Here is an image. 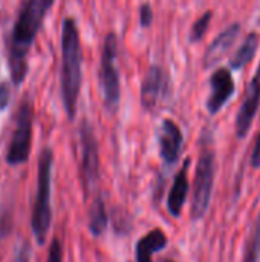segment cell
<instances>
[{
    "label": "cell",
    "instance_id": "cell-1",
    "mask_svg": "<svg viewBox=\"0 0 260 262\" xmlns=\"http://www.w3.org/2000/svg\"><path fill=\"white\" fill-rule=\"evenodd\" d=\"M55 0H26L21 6L8 41V66L14 86L23 84L28 71L29 51Z\"/></svg>",
    "mask_w": 260,
    "mask_h": 262
},
{
    "label": "cell",
    "instance_id": "cell-2",
    "mask_svg": "<svg viewBox=\"0 0 260 262\" xmlns=\"http://www.w3.org/2000/svg\"><path fill=\"white\" fill-rule=\"evenodd\" d=\"M83 49L75 18L66 17L61 26V101L67 118L77 115L78 97L83 81Z\"/></svg>",
    "mask_w": 260,
    "mask_h": 262
},
{
    "label": "cell",
    "instance_id": "cell-3",
    "mask_svg": "<svg viewBox=\"0 0 260 262\" xmlns=\"http://www.w3.org/2000/svg\"><path fill=\"white\" fill-rule=\"evenodd\" d=\"M52 164H54V152L52 149L44 147L38 158L37 193H35L32 215H31V230L38 246H43L46 243L52 223V209H51Z\"/></svg>",
    "mask_w": 260,
    "mask_h": 262
},
{
    "label": "cell",
    "instance_id": "cell-4",
    "mask_svg": "<svg viewBox=\"0 0 260 262\" xmlns=\"http://www.w3.org/2000/svg\"><path fill=\"white\" fill-rule=\"evenodd\" d=\"M118 60V38L115 32H109L104 37L100 61V86L103 92L104 106L110 114H115L121 100V83L120 71L116 66Z\"/></svg>",
    "mask_w": 260,
    "mask_h": 262
},
{
    "label": "cell",
    "instance_id": "cell-5",
    "mask_svg": "<svg viewBox=\"0 0 260 262\" xmlns=\"http://www.w3.org/2000/svg\"><path fill=\"white\" fill-rule=\"evenodd\" d=\"M32 132H34V106L32 101L26 97L17 109L15 114V127L6 150V163L9 166H20L28 163L31 146H32Z\"/></svg>",
    "mask_w": 260,
    "mask_h": 262
},
{
    "label": "cell",
    "instance_id": "cell-6",
    "mask_svg": "<svg viewBox=\"0 0 260 262\" xmlns=\"http://www.w3.org/2000/svg\"><path fill=\"white\" fill-rule=\"evenodd\" d=\"M215 184V152L210 146L202 147L196 173L193 183V195H192V206H190V216L193 221H199L205 216L211 192Z\"/></svg>",
    "mask_w": 260,
    "mask_h": 262
},
{
    "label": "cell",
    "instance_id": "cell-7",
    "mask_svg": "<svg viewBox=\"0 0 260 262\" xmlns=\"http://www.w3.org/2000/svg\"><path fill=\"white\" fill-rule=\"evenodd\" d=\"M80 146H81V164L80 175L84 195H90L100 180V155L95 132L87 120L80 124Z\"/></svg>",
    "mask_w": 260,
    "mask_h": 262
},
{
    "label": "cell",
    "instance_id": "cell-8",
    "mask_svg": "<svg viewBox=\"0 0 260 262\" xmlns=\"http://www.w3.org/2000/svg\"><path fill=\"white\" fill-rule=\"evenodd\" d=\"M170 92V80L167 72L158 66L152 64L141 84V104L146 111L152 112Z\"/></svg>",
    "mask_w": 260,
    "mask_h": 262
},
{
    "label": "cell",
    "instance_id": "cell-9",
    "mask_svg": "<svg viewBox=\"0 0 260 262\" xmlns=\"http://www.w3.org/2000/svg\"><path fill=\"white\" fill-rule=\"evenodd\" d=\"M260 106V63L253 80L250 81L244 101L241 104V109L236 117V135L238 138H245L253 126V121L256 118V114Z\"/></svg>",
    "mask_w": 260,
    "mask_h": 262
},
{
    "label": "cell",
    "instance_id": "cell-10",
    "mask_svg": "<svg viewBox=\"0 0 260 262\" xmlns=\"http://www.w3.org/2000/svg\"><path fill=\"white\" fill-rule=\"evenodd\" d=\"M210 86H211V94L208 95L207 100V111L211 115H215L227 104V101L233 97L236 91L234 78L230 69L225 68L216 69L210 77Z\"/></svg>",
    "mask_w": 260,
    "mask_h": 262
},
{
    "label": "cell",
    "instance_id": "cell-11",
    "mask_svg": "<svg viewBox=\"0 0 260 262\" xmlns=\"http://www.w3.org/2000/svg\"><path fill=\"white\" fill-rule=\"evenodd\" d=\"M158 141H159V155H161L164 164L173 166L181 155L182 143H184V135H182L179 126L170 118L162 120Z\"/></svg>",
    "mask_w": 260,
    "mask_h": 262
},
{
    "label": "cell",
    "instance_id": "cell-12",
    "mask_svg": "<svg viewBox=\"0 0 260 262\" xmlns=\"http://www.w3.org/2000/svg\"><path fill=\"white\" fill-rule=\"evenodd\" d=\"M241 34V23H233L230 25L225 31H222L208 46V49L205 51L204 55V64L205 68L216 64L234 45V41L238 40Z\"/></svg>",
    "mask_w": 260,
    "mask_h": 262
},
{
    "label": "cell",
    "instance_id": "cell-13",
    "mask_svg": "<svg viewBox=\"0 0 260 262\" xmlns=\"http://www.w3.org/2000/svg\"><path fill=\"white\" fill-rule=\"evenodd\" d=\"M188 166H190V160H187L181 170L176 173L175 180H173V186L170 189L169 198H167V209L170 212L172 216L178 218L182 212L185 198L188 195L190 190V184H188Z\"/></svg>",
    "mask_w": 260,
    "mask_h": 262
},
{
    "label": "cell",
    "instance_id": "cell-14",
    "mask_svg": "<svg viewBox=\"0 0 260 262\" xmlns=\"http://www.w3.org/2000/svg\"><path fill=\"white\" fill-rule=\"evenodd\" d=\"M167 236L162 230L155 229L144 235L135 246L136 262H153V255L167 247Z\"/></svg>",
    "mask_w": 260,
    "mask_h": 262
},
{
    "label": "cell",
    "instance_id": "cell-15",
    "mask_svg": "<svg viewBox=\"0 0 260 262\" xmlns=\"http://www.w3.org/2000/svg\"><path fill=\"white\" fill-rule=\"evenodd\" d=\"M259 48V35L256 32H251L247 35V38L244 40V43L241 45V48L234 52V55L230 60V68L234 71L242 69L244 66H247L256 55Z\"/></svg>",
    "mask_w": 260,
    "mask_h": 262
},
{
    "label": "cell",
    "instance_id": "cell-16",
    "mask_svg": "<svg viewBox=\"0 0 260 262\" xmlns=\"http://www.w3.org/2000/svg\"><path fill=\"white\" fill-rule=\"evenodd\" d=\"M107 224H109V216L106 212L104 201L101 195H97L89 210V230L95 238H98L106 232Z\"/></svg>",
    "mask_w": 260,
    "mask_h": 262
},
{
    "label": "cell",
    "instance_id": "cell-17",
    "mask_svg": "<svg viewBox=\"0 0 260 262\" xmlns=\"http://www.w3.org/2000/svg\"><path fill=\"white\" fill-rule=\"evenodd\" d=\"M242 262H260V213L256 227H254V230L250 236V241L247 244V250H245Z\"/></svg>",
    "mask_w": 260,
    "mask_h": 262
},
{
    "label": "cell",
    "instance_id": "cell-18",
    "mask_svg": "<svg viewBox=\"0 0 260 262\" xmlns=\"http://www.w3.org/2000/svg\"><path fill=\"white\" fill-rule=\"evenodd\" d=\"M213 18V12L211 11H205L196 21L195 25L192 26V31H190V41H199L208 31L210 28V21Z\"/></svg>",
    "mask_w": 260,
    "mask_h": 262
},
{
    "label": "cell",
    "instance_id": "cell-19",
    "mask_svg": "<svg viewBox=\"0 0 260 262\" xmlns=\"http://www.w3.org/2000/svg\"><path fill=\"white\" fill-rule=\"evenodd\" d=\"M46 262H63V247L60 239L55 236L49 246V252H48V261Z\"/></svg>",
    "mask_w": 260,
    "mask_h": 262
},
{
    "label": "cell",
    "instance_id": "cell-20",
    "mask_svg": "<svg viewBox=\"0 0 260 262\" xmlns=\"http://www.w3.org/2000/svg\"><path fill=\"white\" fill-rule=\"evenodd\" d=\"M153 21V9L150 3H143L139 8V23L143 28H149Z\"/></svg>",
    "mask_w": 260,
    "mask_h": 262
},
{
    "label": "cell",
    "instance_id": "cell-21",
    "mask_svg": "<svg viewBox=\"0 0 260 262\" xmlns=\"http://www.w3.org/2000/svg\"><path fill=\"white\" fill-rule=\"evenodd\" d=\"M11 101V84L8 81H0V112L8 107Z\"/></svg>",
    "mask_w": 260,
    "mask_h": 262
},
{
    "label": "cell",
    "instance_id": "cell-22",
    "mask_svg": "<svg viewBox=\"0 0 260 262\" xmlns=\"http://www.w3.org/2000/svg\"><path fill=\"white\" fill-rule=\"evenodd\" d=\"M29 259H31V246H29V243L25 241L18 247V250L15 253V258H14V262H29Z\"/></svg>",
    "mask_w": 260,
    "mask_h": 262
},
{
    "label": "cell",
    "instance_id": "cell-23",
    "mask_svg": "<svg viewBox=\"0 0 260 262\" xmlns=\"http://www.w3.org/2000/svg\"><path fill=\"white\" fill-rule=\"evenodd\" d=\"M251 166L254 169H259L260 167V132L256 138V143H254V149H253V154H251Z\"/></svg>",
    "mask_w": 260,
    "mask_h": 262
},
{
    "label": "cell",
    "instance_id": "cell-24",
    "mask_svg": "<svg viewBox=\"0 0 260 262\" xmlns=\"http://www.w3.org/2000/svg\"><path fill=\"white\" fill-rule=\"evenodd\" d=\"M167 262H172V261H167Z\"/></svg>",
    "mask_w": 260,
    "mask_h": 262
}]
</instances>
